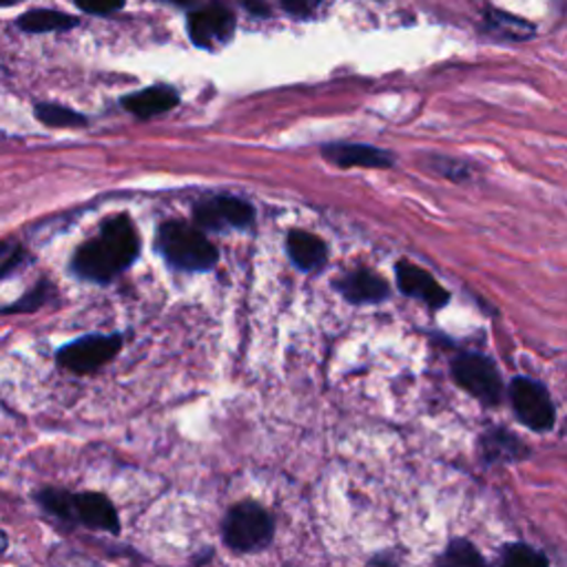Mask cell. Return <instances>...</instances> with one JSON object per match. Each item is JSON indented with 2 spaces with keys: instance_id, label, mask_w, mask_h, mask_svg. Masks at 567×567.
I'll use <instances>...</instances> for the list:
<instances>
[{
  "instance_id": "cell-1",
  "label": "cell",
  "mask_w": 567,
  "mask_h": 567,
  "mask_svg": "<svg viewBox=\"0 0 567 567\" xmlns=\"http://www.w3.org/2000/svg\"><path fill=\"white\" fill-rule=\"evenodd\" d=\"M140 255V238L129 216H112L96 238L87 240L72 260V273L92 284H109Z\"/></svg>"
},
{
  "instance_id": "cell-2",
  "label": "cell",
  "mask_w": 567,
  "mask_h": 567,
  "mask_svg": "<svg viewBox=\"0 0 567 567\" xmlns=\"http://www.w3.org/2000/svg\"><path fill=\"white\" fill-rule=\"evenodd\" d=\"M34 503L52 518L94 532L120 534L123 523L116 503L103 492H74L65 487H41L34 494Z\"/></svg>"
},
{
  "instance_id": "cell-3",
  "label": "cell",
  "mask_w": 567,
  "mask_h": 567,
  "mask_svg": "<svg viewBox=\"0 0 567 567\" xmlns=\"http://www.w3.org/2000/svg\"><path fill=\"white\" fill-rule=\"evenodd\" d=\"M156 246L165 262L185 273H204L218 264V246L202 229L185 220H169L158 229Z\"/></svg>"
},
{
  "instance_id": "cell-4",
  "label": "cell",
  "mask_w": 567,
  "mask_h": 567,
  "mask_svg": "<svg viewBox=\"0 0 567 567\" xmlns=\"http://www.w3.org/2000/svg\"><path fill=\"white\" fill-rule=\"evenodd\" d=\"M273 536L275 518L258 501H240L222 518V540L235 554L262 552L273 543Z\"/></svg>"
},
{
  "instance_id": "cell-5",
  "label": "cell",
  "mask_w": 567,
  "mask_h": 567,
  "mask_svg": "<svg viewBox=\"0 0 567 567\" xmlns=\"http://www.w3.org/2000/svg\"><path fill=\"white\" fill-rule=\"evenodd\" d=\"M454 384L487 408L503 403L505 384L496 364L481 353H461L450 366Z\"/></svg>"
},
{
  "instance_id": "cell-6",
  "label": "cell",
  "mask_w": 567,
  "mask_h": 567,
  "mask_svg": "<svg viewBox=\"0 0 567 567\" xmlns=\"http://www.w3.org/2000/svg\"><path fill=\"white\" fill-rule=\"evenodd\" d=\"M125 335L109 333V335H85L78 337L56 353V364L78 377L96 375L105 366H109L123 350Z\"/></svg>"
},
{
  "instance_id": "cell-7",
  "label": "cell",
  "mask_w": 567,
  "mask_h": 567,
  "mask_svg": "<svg viewBox=\"0 0 567 567\" xmlns=\"http://www.w3.org/2000/svg\"><path fill=\"white\" fill-rule=\"evenodd\" d=\"M505 397L514 417L532 432H549L556 423V406L552 401L549 390L545 384L532 377H514L507 388Z\"/></svg>"
},
{
  "instance_id": "cell-8",
  "label": "cell",
  "mask_w": 567,
  "mask_h": 567,
  "mask_svg": "<svg viewBox=\"0 0 567 567\" xmlns=\"http://www.w3.org/2000/svg\"><path fill=\"white\" fill-rule=\"evenodd\" d=\"M193 220L202 231H242L255 222V209L235 196H213L193 207Z\"/></svg>"
},
{
  "instance_id": "cell-9",
  "label": "cell",
  "mask_w": 567,
  "mask_h": 567,
  "mask_svg": "<svg viewBox=\"0 0 567 567\" xmlns=\"http://www.w3.org/2000/svg\"><path fill=\"white\" fill-rule=\"evenodd\" d=\"M189 39L200 50H218L231 43L235 34V14L222 3H209L187 17Z\"/></svg>"
},
{
  "instance_id": "cell-10",
  "label": "cell",
  "mask_w": 567,
  "mask_h": 567,
  "mask_svg": "<svg viewBox=\"0 0 567 567\" xmlns=\"http://www.w3.org/2000/svg\"><path fill=\"white\" fill-rule=\"evenodd\" d=\"M395 273H397V286L406 297L419 300L432 311H439L450 304V293L426 269L403 260L395 266Z\"/></svg>"
},
{
  "instance_id": "cell-11",
  "label": "cell",
  "mask_w": 567,
  "mask_h": 567,
  "mask_svg": "<svg viewBox=\"0 0 567 567\" xmlns=\"http://www.w3.org/2000/svg\"><path fill=\"white\" fill-rule=\"evenodd\" d=\"M322 156L339 169H392L397 162L390 151L361 143H330L322 147Z\"/></svg>"
},
{
  "instance_id": "cell-12",
  "label": "cell",
  "mask_w": 567,
  "mask_h": 567,
  "mask_svg": "<svg viewBox=\"0 0 567 567\" xmlns=\"http://www.w3.org/2000/svg\"><path fill=\"white\" fill-rule=\"evenodd\" d=\"M335 288L342 293V297L355 306H366V304H381L390 297V286L388 282L377 275L372 269H355L344 273L337 282Z\"/></svg>"
},
{
  "instance_id": "cell-13",
  "label": "cell",
  "mask_w": 567,
  "mask_h": 567,
  "mask_svg": "<svg viewBox=\"0 0 567 567\" xmlns=\"http://www.w3.org/2000/svg\"><path fill=\"white\" fill-rule=\"evenodd\" d=\"M479 454L483 463H518L529 456V448L507 428L490 426L479 437Z\"/></svg>"
},
{
  "instance_id": "cell-14",
  "label": "cell",
  "mask_w": 567,
  "mask_h": 567,
  "mask_svg": "<svg viewBox=\"0 0 567 567\" xmlns=\"http://www.w3.org/2000/svg\"><path fill=\"white\" fill-rule=\"evenodd\" d=\"M178 105L180 94L169 85H154L123 98V107L140 120H151L162 114H169Z\"/></svg>"
},
{
  "instance_id": "cell-15",
  "label": "cell",
  "mask_w": 567,
  "mask_h": 567,
  "mask_svg": "<svg viewBox=\"0 0 567 567\" xmlns=\"http://www.w3.org/2000/svg\"><path fill=\"white\" fill-rule=\"evenodd\" d=\"M286 253H288L291 262L304 273H315L328 262L326 242L319 235H315L311 231H302V229L288 231Z\"/></svg>"
},
{
  "instance_id": "cell-16",
  "label": "cell",
  "mask_w": 567,
  "mask_h": 567,
  "mask_svg": "<svg viewBox=\"0 0 567 567\" xmlns=\"http://www.w3.org/2000/svg\"><path fill=\"white\" fill-rule=\"evenodd\" d=\"M483 32L496 41H507V43H523L536 34L532 23L492 8L485 10L483 14Z\"/></svg>"
},
{
  "instance_id": "cell-17",
  "label": "cell",
  "mask_w": 567,
  "mask_h": 567,
  "mask_svg": "<svg viewBox=\"0 0 567 567\" xmlns=\"http://www.w3.org/2000/svg\"><path fill=\"white\" fill-rule=\"evenodd\" d=\"M19 30L28 34H52V32H70L81 25V21L72 14L59 10H32L17 21Z\"/></svg>"
},
{
  "instance_id": "cell-18",
  "label": "cell",
  "mask_w": 567,
  "mask_h": 567,
  "mask_svg": "<svg viewBox=\"0 0 567 567\" xmlns=\"http://www.w3.org/2000/svg\"><path fill=\"white\" fill-rule=\"evenodd\" d=\"M434 567H490L479 547L463 536L448 540V545L434 558Z\"/></svg>"
},
{
  "instance_id": "cell-19",
  "label": "cell",
  "mask_w": 567,
  "mask_h": 567,
  "mask_svg": "<svg viewBox=\"0 0 567 567\" xmlns=\"http://www.w3.org/2000/svg\"><path fill=\"white\" fill-rule=\"evenodd\" d=\"M494 567H549V558L543 549L529 543L516 540L501 547L498 560Z\"/></svg>"
},
{
  "instance_id": "cell-20",
  "label": "cell",
  "mask_w": 567,
  "mask_h": 567,
  "mask_svg": "<svg viewBox=\"0 0 567 567\" xmlns=\"http://www.w3.org/2000/svg\"><path fill=\"white\" fill-rule=\"evenodd\" d=\"M34 114L43 125L54 127V129H81V127H87V123H90L85 114L74 112L63 105H56V103H39L34 107Z\"/></svg>"
},
{
  "instance_id": "cell-21",
  "label": "cell",
  "mask_w": 567,
  "mask_h": 567,
  "mask_svg": "<svg viewBox=\"0 0 567 567\" xmlns=\"http://www.w3.org/2000/svg\"><path fill=\"white\" fill-rule=\"evenodd\" d=\"M56 288L50 282H41L39 286H34L32 291H28L19 302L10 304L8 308H0V313H36L41 311L45 304H50V300L54 297Z\"/></svg>"
},
{
  "instance_id": "cell-22",
  "label": "cell",
  "mask_w": 567,
  "mask_h": 567,
  "mask_svg": "<svg viewBox=\"0 0 567 567\" xmlns=\"http://www.w3.org/2000/svg\"><path fill=\"white\" fill-rule=\"evenodd\" d=\"M50 565L52 567H105L90 554H85L76 547H70L65 543H59L50 549Z\"/></svg>"
},
{
  "instance_id": "cell-23",
  "label": "cell",
  "mask_w": 567,
  "mask_h": 567,
  "mask_svg": "<svg viewBox=\"0 0 567 567\" xmlns=\"http://www.w3.org/2000/svg\"><path fill=\"white\" fill-rule=\"evenodd\" d=\"M428 169L445 180H452L456 185L468 182L472 176V169L468 162H461L456 158H448V156H430L428 158Z\"/></svg>"
},
{
  "instance_id": "cell-24",
  "label": "cell",
  "mask_w": 567,
  "mask_h": 567,
  "mask_svg": "<svg viewBox=\"0 0 567 567\" xmlns=\"http://www.w3.org/2000/svg\"><path fill=\"white\" fill-rule=\"evenodd\" d=\"M28 260L30 253L19 240H0V280L17 273Z\"/></svg>"
},
{
  "instance_id": "cell-25",
  "label": "cell",
  "mask_w": 567,
  "mask_h": 567,
  "mask_svg": "<svg viewBox=\"0 0 567 567\" xmlns=\"http://www.w3.org/2000/svg\"><path fill=\"white\" fill-rule=\"evenodd\" d=\"M324 0H280L282 10L293 17V19H311L319 8Z\"/></svg>"
},
{
  "instance_id": "cell-26",
  "label": "cell",
  "mask_w": 567,
  "mask_h": 567,
  "mask_svg": "<svg viewBox=\"0 0 567 567\" xmlns=\"http://www.w3.org/2000/svg\"><path fill=\"white\" fill-rule=\"evenodd\" d=\"M242 8H244L251 17H260V19L271 17V6L266 3V0H242Z\"/></svg>"
},
{
  "instance_id": "cell-27",
  "label": "cell",
  "mask_w": 567,
  "mask_h": 567,
  "mask_svg": "<svg viewBox=\"0 0 567 567\" xmlns=\"http://www.w3.org/2000/svg\"><path fill=\"white\" fill-rule=\"evenodd\" d=\"M370 567H399V554L384 549L370 560Z\"/></svg>"
},
{
  "instance_id": "cell-28",
  "label": "cell",
  "mask_w": 567,
  "mask_h": 567,
  "mask_svg": "<svg viewBox=\"0 0 567 567\" xmlns=\"http://www.w3.org/2000/svg\"><path fill=\"white\" fill-rule=\"evenodd\" d=\"M10 549V536L6 529H0V554H6Z\"/></svg>"
},
{
  "instance_id": "cell-29",
  "label": "cell",
  "mask_w": 567,
  "mask_h": 567,
  "mask_svg": "<svg viewBox=\"0 0 567 567\" xmlns=\"http://www.w3.org/2000/svg\"><path fill=\"white\" fill-rule=\"evenodd\" d=\"M19 3H23V0H0V8H14Z\"/></svg>"
}]
</instances>
